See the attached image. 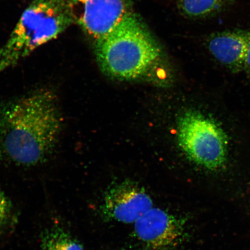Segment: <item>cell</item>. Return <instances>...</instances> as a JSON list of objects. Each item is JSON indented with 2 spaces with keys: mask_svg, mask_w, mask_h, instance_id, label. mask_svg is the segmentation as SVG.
I'll return each mask as SVG.
<instances>
[{
  "mask_svg": "<svg viewBox=\"0 0 250 250\" xmlns=\"http://www.w3.org/2000/svg\"><path fill=\"white\" fill-rule=\"evenodd\" d=\"M62 125L58 96L51 88L0 103V161L26 167L45 162L57 146Z\"/></svg>",
  "mask_w": 250,
  "mask_h": 250,
  "instance_id": "6da1fadb",
  "label": "cell"
},
{
  "mask_svg": "<svg viewBox=\"0 0 250 250\" xmlns=\"http://www.w3.org/2000/svg\"><path fill=\"white\" fill-rule=\"evenodd\" d=\"M95 54L103 74L112 79L171 83V69L161 46L136 14L95 43Z\"/></svg>",
  "mask_w": 250,
  "mask_h": 250,
  "instance_id": "7a4b0ae2",
  "label": "cell"
},
{
  "mask_svg": "<svg viewBox=\"0 0 250 250\" xmlns=\"http://www.w3.org/2000/svg\"><path fill=\"white\" fill-rule=\"evenodd\" d=\"M74 23L67 0H33L0 49V73Z\"/></svg>",
  "mask_w": 250,
  "mask_h": 250,
  "instance_id": "3957f363",
  "label": "cell"
},
{
  "mask_svg": "<svg viewBox=\"0 0 250 250\" xmlns=\"http://www.w3.org/2000/svg\"><path fill=\"white\" fill-rule=\"evenodd\" d=\"M178 143L190 161L210 171L220 169L227 163V137L217 122L200 112L189 110L180 117Z\"/></svg>",
  "mask_w": 250,
  "mask_h": 250,
  "instance_id": "277c9868",
  "label": "cell"
},
{
  "mask_svg": "<svg viewBox=\"0 0 250 250\" xmlns=\"http://www.w3.org/2000/svg\"><path fill=\"white\" fill-rule=\"evenodd\" d=\"M77 23L94 43L110 35L135 14L132 0H67Z\"/></svg>",
  "mask_w": 250,
  "mask_h": 250,
  "instance_id": "5b68a950",
  "label": "cell"
},
{
  "mask_svg": "<svg viewBox=\"0 0 250 250\" xmlns=\"http://www.w3.org/2000/svg\"><path fill=\"white\" fill-rule=\"evenodd\" d=\"M133 237L142 250H176L189 233L185 218L153 208L134 224Z\"/></svg>",
  "mask_w": 250,
  "mask_h": 250,
  "instance_id": "8992f818",
  "label": "cell"
},
{
  "mask_svg": "<svg viewBox=\"0 0 250 250\" xmlns=\"http://www.w3.org/2000/svg\"><path fill=\"white\" fill-rule=\"evenodd\" d=\"M152 208V200L144 188L125 181L106 191L100 212L105 221L134 224Z\"/></svg>",
  "mask_w": 250,
  "mask_h": 250,
  "instance_id": "52a82bcc",
  "label": "cell"
},
{
  "mask_svg": "<svg viewBox=\"0 0 250 250\" xmlns=\"http://www.w3.org/2000/svg\"><path fill=\"white\" fill-rule=\"evenodd\" d=\"M250 45V31L234 30L212 34L207 41L209 52L229 69L245 68Z\"/></svg>",
  "mask_w": 250,
  "mask_h": 250,
  "instance_id": "ba28073f",
  "label": "cell"
},
{
  "mask_svg": "<svg viewBox=\"0 0 250 250\" xmlns=\"http://www.w3.org/2000/svg\"><path fill=\"white\" fill-rule=\"evenodd\" d=\"M232 1V0H178L177 6L184 17L199 19L218 13Z\"/></svg>",
  "mask_w": 250,
  "mask_h": 250,
  "instance_id": "9c48e42d",
  "label": "cell"
},
{
  "mask_svg": "<svg viewBox=\"0 0 250 250\" xmlns=\"http://www.w3.org/2000/svg\"><path fill=\"white\" fill-rule=\"evenodd\" d=\"M42 250H84L80 242L63 228L54 227L42 234Z\"/></svg>",
  "mask_w": 250,
  "mask_h": 250,
  "instance_id": "30bf717a",
  "label": "cell"
},
{
  "mask_svg": "<svg viewBox=\"0 0 250 250\" xmlns=\"http://www.w3.org/2000/svg\"><path fill=\"white\" fill-rule=\"evenodd\" d=\"M12 205L7 196L0 189V230L7 226L11 220Z\"/></svg>",
  "mask_w": 250,
  "mask_h": 250,
  "instance_id": "8fae6325",
  "label": "cell"
},
{
  "mask_svg": "<svg viewBox=\"0 0 250 250\" xmlns=\"http://www.w3.org/2000/svg\"><path fill=\"white\" fill-rule=\"evenodd\" d=\"M245 68L246 69L249 70L250 71V45L248 53V58H247V61L246 62Z\"/></svg>",
  "mask_w": 250,
  "mask_h": 250,
  "instance_id": "7c38bea8",
  "label": "cell"
}]
</instances>
